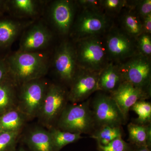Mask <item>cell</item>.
Listing matches in <instances>:
<instances>
[{
  "mask_svg": "<svg viewBox=\"0 0 151 151\" xmlns=\"http://www.w3.org/2000/svg\"><path fill=\"white\" fill-rule=\"evenodd\" d=\"M129 141L137 147L145 146L150 148L151 145V124L146 125L131 123L128 126Z\"/></svg>",
  "mask_w": 151,
  "mask_h": 151,
  "instance_id": "7402d4cb",
  "label": "cell"
},
{
  "mask_svg": "<svg viewBox=\"0 0 151 151\" xmlns=\"http://www.w3.org/2000/svg\"><path fill=\"white\" fill-rule=\"evenodd\" d=\"M124 81L118 64L109 62L99 73L98 91L112 94Z\"/></svg>",
  "mask_w": 151,
  "mask_h": 151,
  "instance_id": "e0dca14e",
  "label": "cell"
},
{
  "mask_svg": "<svg viewBox=\"0 0 151 151\" xmlns=\"http://www.w3.org/2000/svg\"><path fill=\"white\" fill-rule=\"evenodd\" d=\"M6 1H0V14L6 12Z\"/></svg>",
  "mask_w": 151,
  "mask_h": 151,
  "instance_id": "836d02e7",
  "label": "cell"
},
{
  "mask_svg": "<svg viewBox=\"0 0 151 151\" xmlns=\"http://www.w3.org/2000/svg\"><path fill=\"white\" fill-rule=\"evenodd\" d=\"M103 36L90 37L73 41L78 68L100 73L108 64L109 61Z\"/></svg>",
  "mask_w": 151,
  "mask_h": 151,
  "instance_id": "5b68a950",
  "label": "cell"
},
{
  "mask_svg": "<svg viewBox=\"0 0 151 151\" xmlns=\"http://www.w3.org/2000/svg\"><path fill=\"white\" fill-rule=\"evenodd\" d=\"M117 18L118 25L129 35L136 38L142 32V19L133 9L126 6Z\"/></svg>",
  "mask_w": 151,
  "mask_h": 151,
  "instance_id": "ffe728a7",
  "label": "cell"
},
{
  "mask_svg": "<svg viewBox=\"0 0 151 151\" xmlns=\"http://www.w3.org/2000/svg\"><path fill=\"white\" fill-rule=\"evenodd\" d=\"M28 120L17 107L14 108L0 116V132H22Z\"/></svg>",
  "mask_w": 151,
  "mask_h": 151,
  "instance_id": "44dd1931",
  "label": "cell"
},
{
  "mask_svg": "<svg viewBox=\"0 0 151 151\" xmlns=\"http://www.w3.org/2000/svg\"><path fill=\"white\" fill-rule=\"evenodd\" d=\"M76 2L79 9L102 10L100 0H77Z\"/></svg>",
  "mask_w": 151,
  "mask_h": 151,
  "instance_id": "4dcf8cb0",
  "label": "cell"
},
{
  "mask_svg": "<svg viewBox=\"0 0 151 151\" xmlns=\"http://www.w3.org/2000/svg\"><path fill=\"white\" fill-rule=\"evenodd\" d=\"M69 38L73 41L84 38L103 36L113 24V19L102 10L79 9Z\"/></svg>",
  "mask_w": 151,
  "mask_h": 151,
  "instance_id": "277c9868",
  "label": "cell"
},
{
  "mask_svg": "<svg viewBox=\"0 0 151 151\" xmlns=\"http://www.w3.org/2000/svg\"><path fill=\"white\" fill-rule=\"evenodd\" d=\"M142 23V32L151 35V14L143 19Z\"/></svg>",
  "mask_w": 151,
  "mask_h": 151,
  "instance_id": "d6a6232c",
  "label": "cell"
},
{
  "mask_svg": "<svg viewBox=\"0 0 151 151\" xmlns=\"http://www.w3.org/2000/svg\"><path fill=\"white\" fill-rule=\"evenodd\" d=\"M133 151H150V150L149 147L145 146L137 147L134 146Z\"/></svg>",
  "mask_w": 151,
  "mask_h": 151,
  "instance_id": "e575fe53",
  "label": "cell"
},
{
  "mask_svg": "<svg viewBox=\"0 0 151 151\" xmlns=\"http://www.w3.org/2000/svg\"><path fill=\"white\" fill-rule=\"evenodd\" d=\"M136 40L139 53L151 59V35L142 32Z\"/></svg>",
  "mask_w": 151,
  "mask_h": 151,
  "instance_id": "f546056e",
  "label": "cell"
},
{
  "mask_svg": "<svg viewBox=\"0 0 151 151\" xmlns=\"http://www.w3.org/2000/svg\"><path fill=\"white\" fill-rule=\"evenodd\" d=\"M99 73L78 68L68 89L69 103L76 104L84 102L93 93L98 91Z\"/></svg>",
  "mask_w": 151,
  "mask_h": 151,
  "instance_id": "4fadbf2b",
  "label": "cell"
},
{
  "mask_svg": "<svg viewBox=\"0 0 151 151\" xmlns=\"http://www.w3.org/2000/svg\"><path fill=\"white\" fill-rule=\"evenodd\" d=\"M48 0H9L6 12L19 19L36 20L41 18Z\"/></svg>",
  "mask_w": 151,
  "mask_h": 151,
  "instance_id": "5bb4252c",
  "label": "cell"
},
{
  "mask_svg": "<svg viewBox=\"0 0 151 151\" xmlns=\"http://www.w3.org/2000/svg\"><path fill=\"white\" fill-rule=\"evenodd\" d=\"M35 21L19 19L10 16L0 20V49L10 47L23 31Z\"/></svg>",
  "mask_w": 151,
  "mask_h": 151,
  "instance_id": "2e32d148",
  "label": "cell"
},
{
  "mask_svg": "<svg viewBox=\"0 0 151 151\" xmlns=\"http://www.w3.org/2000/svg\"><path fill=\"white\" fill-rule=\"evenodd\" d=\"M138 115L135 124L146 125L151 124V104L146 100L138 101L130 109Z\"/></svg>",
  "mask_w": 151,
  "mask_h": 151,
  "instance_id": "d4e9b609",
  "label": "cell"
},
{
  "mask_svg": "<svg viewBox=\"0 0 151 151\" xmlns=\"http://www.w3.org/2000/svg\"><path fill=\"white\" fill-rule=\"evenodd\" d=\"M103 37L109 62L118 64L139 53L136 38L126 33L114 22Z\"/></svg>",
  "mask_w": 151,
  "mask_h": 151,
  "instance_id": "ba28073f",
  "label": "cell"
},
{
  "mask_svg": "<svg viewBox=\"0 0 151 151\" xmlns=\"http://www.w3.org/2000/svg\"><path fill=\"white\" fill-rule=\"evenodd\" d=\"M68 88L62 84L50 82L37 118L44 128L55 127L63 111L69 103Z\"/></svg>",
  "mask_w": 151,
  "mask_h": 151,
  "instance_id": "52a82bcc",
  "label": "cell"
},
{
  "mask_svg": "<svg viewBox=\"0 0 151 151\" xmlns=\"http://www.w3.org/2000/svg\"><path fill=\"white\" fill-rule=\"evenodd\" d=\"M118 65L124 81L151 93V59L138 53Z\"/></svg>",
  "mask_w": 151,
  "mask_h": 151,
  "instance_id": "30bf717a",
  "label": "cell"
},
{
  "mask_svg": "<svg viewBox=\"0 0 151 151\" xmlns=\"http://www.w3.org/2000/svg\"><path fill=\"white\" fill-rule=\"evenodd\" d=\"M110 95L118 105L126 120L129 111L137 102L146 100L151 96V93L137 88L124 81L119 88Z\"/></svg>",
  "mask_w": 151,
  "mask_h": 151,
  "instance_id": "9a60e30c",
  "label": "cell"
},
{
  "mask_svg": "<svg viewBox=\"0 0 151 151\" xmlns=\"http://www.w3.org/2000/svg\"><path fill=\"white\" fill-rule=\"evenodd\" d=\"M49 83L44 77L19 86L17 108L29 120L37 118Z\"/></svg>",
  "mask_w": 151,
  "mask_h": 151,
  "instance_id": "9c48e42d",
  "label": "cell"
},
{
  "mask_svg": "<svg viewBox=\"0 0 151 151\" xmlns=\"http://www.w3.org/2000/svg\"><path fill=\"white\" fill-rule=\"evenodd\" d=\"M24 140L31 151H54L50 132L44 127L32 129Z\"/></svg>",
  "mask_w": 151,
  "mask_h": 151,
  "instance_id": "ac0fdd59",
  "label": "cell"
},
{
  "mask_svg": "<svg viewBox=\"0 0 151 151\" xmlns=\"http://www.w3.org/2000/svg\"><path fill=\"white\" fill-rule=\"evenodd\" d=\"M56 37L41 18L23 31L20 36L17 50L32 52L50 50Z\"/></svg>",
  "mask_w": 151,
  "mask_h": 151,
  "instance_id": "8fae6325",
  "label": "cell"
},
{
  "mask_svg": "<svg viewBox=\"0 0 151 151\" xmlns=\"http://www.w3.org/2000/svg\"><path fill=\"white\" fill-rule=\"evenodd\" d=\"M127 6L133 9L142 20L151 14V0L127 1Z\"/></svg>",
  "mask_w": 151,
  "mask_h": 151,
  "instance_id": "83f0119b",
  "label": "cell"
},
{
  "mask_svg": "<svg viewBox=\"0 0 151 151\" xmlns=\"http://www.w3.org/2000/svg\"><path fill=\"white\" fill-rule=\"evenodd\" d=\"M48 130L54 151H60L67 145L75 142L82 138L81 134L65 132L55 127Z\"/></svg>",
  "mask_w": 151,
  "mask_h": 151,
  "instance_id": "603a6c76",
  "label": "cell"
},
{
  "mask_svg": "<svg viewBox=\"0 0 151 151\" xmlns=\"http://www.w3.org/2000/svg\"><path fill=\"white\" fill-rule=\"evenodd\" d=\"M78 10L76 1L48 0L42 18L55 35L62 39L69 37Z\"/></svg>",
  "mask_w": 151,
  "mask_h": 151,
  "instance_id": "7a4b0ae2",
  "label": "cell"
},
{
  "mask_svg": "<svg viewBox=\"0 0 151 151\" xmlns=\"http://www.w3.org/2000/svg\"><path fill=\"white\" fill-rule=\"evenodd\" d=\"M54 127L72 133L92 134L96 126L90 101L68 104Z\"/></svg>",
  "mask_w": 151,
  "mask_h": 151,
  "instance_id": "8992f818",
  "label": "cell"
},
{
  "mask_svg": "<svg viewBox=\"0 0 151 151\" xmlns=\"http://www.w3.org/2000/svg\"><path fill=\"white\" fill-rule=\"evenodd\" d=\"M122 127L104 126L96 129L91 134L90 137L96 140L97 144L105 146L116 138L122 137Z\"/></svg>",
  "mask_w": 151,
  "mask_h": 151,
  "instance_id": "cb8c5ba5",
  "label": "cell"
},
{
  "mask_svg": "<svg viewBox=\"0 0 151 151\" xmlns=\"http://www.w3.org/2000/svg\"><path fill=\"white\" fill-rule=\"evenodd\" d=\"M134 148L132 144L124 140L122 137L116 138L107 145L97 144V149L99 151H133Z\"/></svg>",
  "mask_w": 151,
  "mask_h": 151,
  "instance_id": "f1b7e54d",
  "label": "cell"
},
{
  "mask_svg": "<svg viewBox=\"0 0 151 151\" xmlns=\"http://www.w3.org/2000/svg\"><path fill=\"white\" fill-rule=\"evenodd\" d=\"M9 76V68L6 58L0 57V84Z\"/></svg>",
  "mask_w": 151,
  "mask_h": 151,
  "instance_id": "1f68e13d",
  "label": "cell"
},
{
  "mask_svg": "<svg viewBox=\"0 0 151 151\" xmlns=\"http://www.w3.org/2000/svg\"><path fill=\"white\" fill-rule=\"evenodd\" d=\"M21 132H0V151H14Z\"/></svg>",
  "mask_w": 151,
  "mask_h": 151,
  "instance_id": "4316f807",
  "label": "cell"
},
{
  "mask_svg": "<svg viewBox=\"0 0 151 151\" xmlns=\"http://www.w3.org/2000/svg\"><path fill=\"white\" fill-rule=\"evenodd\" d=\"M14 151H28L27 150H25V149H24L23 148H19L18 149H16Z\"/></svg>",
  "mask_w": 151,
  "mask_h": 151,
  "instance_id": "d590c367",
  "label": "cell"
},
{
  "mask_svg": "<svg viewBox=\"0 0 151 151\" xmlns=\"http://www.w3.org/2000/svg\"><path fill=\"white\" fill-rule=\"evenodd\" d=\"M18 88L10 75L0 84V116L17 108Z\"/></svg>",
  "mask_w": 151,
  "mask_h": 151,
  "instance_id": "d6986e66",
  "label": "cell"
},
{
  "mask_svg": "<svg viewBox=\"0 0 151 151\" xmlns=\"http://www.w3.org/2000/svg\"><path fill=\"white\" fill-rule=\"evenodd\" d=\"M52 49L32 52L17 50L6 57L10 75L18 86L44 78L49 71Z\"/></svg>",
  "mask_w": 151,
  "mask_h": 151,
  "instance_id": "6da1fadb",
  "label": "cell"
},
{
  "mask_svg": "<svg viewBox=\"0 0 151 151\" xmlns=\"http://www.w3.org/2000/svg\"><path fill=\"white\" fill-rule=\"evenodd\" d=\"M98 92L90 104L96 129L104 126L122 127L127 120L117 104L110 94Z\"/></svg>",
  "mask_w": 151,
  "mask_h": 151,
  "instance_id": "7c38bea8",
  "label": "cell"
},
{
  "mask_svg": "<svg viewBox=\"0 0 151 151\" xmlns=\"http://www.w3.org/2000/svg\"><path fill=\"white\" fill-rule=\"evenodd\" d=\"M101 8L104 13L111 18L117 17L127 6L126 0H100Z\"/></svg>",
  "mask_w": 151,
  "mask_h": 151,
  "instance_id": "484cf974",
  "label": "cell"
},
{
  "mask_svg": "<svg viewBox=\"0 0 151 151\" xmlns=\"http://www.w3.org/2000/svg\"><path fill=\"white\" fill-rule=\"evenodd\" d=\"M78 68L74 42L69 37L62 39L52 49L50 70L68 89Z\"/></svg>",
  "mask_w": 151,
  "mask_h": 151,
  "instance_id": "3957f363",
  "label": "cell"
}]
</instances>
